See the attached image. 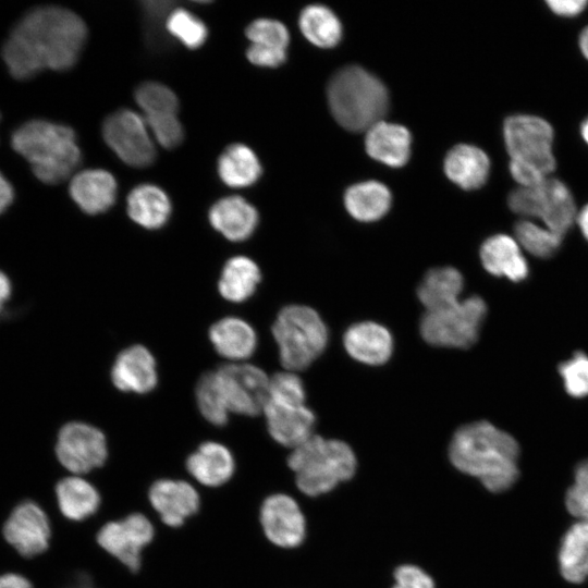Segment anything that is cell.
I'll use <instances>...</instances> for the list:
<instances>
[{"label": "cell", "mask_w": 588, "mask_h": 588, "mask_svg": "<svg viewBox=\"0 0 588 588\" xmlns=\"http://www.w3.org/2000/svg\"><path fill=\"white\" fill-rule=\"evenodd\" d=\"M449 457L457 470L479 479L490 492L509 490L519 476L517 441L486 420L460 427L451 439Z\"/></svg>", "instance_id": "cell-2"}, {"label": "cell", "mask_w": 588, "mask_h": 588, "mask_svg": "<svg viewBox=\"0 0 588 588\" xmlns=\"http://www.w3.org/2000/svg\"><path fill=\"white\" fill-rule=\"evenodd\" d=\"M111 379L121 391L144 394L157 384L156 362L151 353L142 345H133L117 357Z\"/></svg>", "instance_id": "cell-17"}, {"label": "cell", "mask_w": 588, "mask_h": 588, "mask_svg": "<svg viewBox=\"0 0 588 588\" xmlns=\"http://www.w3.org/2000/svg\"><path fill=\"white\" fill-rule=\"evenodd\" d=\"M149 128L138 113L121 109L110 114L102 124V136L107 145L126 164L144 168L156 157Z\"/></svg>", "instance_id": "cell-10"}, {"label": "cell", "mask_w": 588, "mask_h": 588, "mask_svg": "<svg viewBox=\"0 0 588 588\" xmlns=\"http://www.w3.org/2000/svg\"><path fill=\"white\" fill-rule=\"evenodd\" d=\"M562 577L572 584L588 578V522L577 520L564 534L558 554Z\"/></svg>", "instance_id": "cell-27"}, {"label": "cell", "mask_w": 588, "mask_h": 588, "mask_svg": "<svg viewBox=\"0 0 588 588\" xmlns=\"http://www.w3.org/2000/svg\"><path fill=\"white\" fill-rule=\"evenodd\" d=\"M265 535L281 548L298 547L306 535V520L297 502L286 494L268 497L260 509Z\"/></svg>", "instance_id": "cell-14"}, {"label": "cell", "mask_w": 588, "mask_h": 588, "mask_svg": "<svg viewBox=\"0 0 588 588\" xmlns=\"http://www.w3.org/2000/svg\"><path fill=\"white\" fill-rule=\"evenodd\" d=\"M507 204L516 215L524 219H537L562 236L575 223L577 215L571 189L552 176L532 186H517L510 193Z\"/></svg>", "instance_id": "cell-8"}, {"label": "cell", "mask_w": 588, "mask_h": 588, "mask_svg": "<svg viewBox=\"0 0 588 588\" xmlns=\"http://www.w3.org/2000/svg\"><path fill=\"white\" fill-rule=\"evenodd\" d=\"M196 401L201 415L212 425L223 426L229 418V407L216 371L204 373L196 385Z\"/></svg>", "instance_id": "cell-36"}, {"label": "cell", "mask_w": 588, "mask_h": 588, "mask_svg": "<svg viewBox=\"0 0 588 588\" xmlns=\"http://www.w3.org/2000/svg\"><path fill=\"white\" fill-rule=\"evenodd\" d=\"M56 492L62 514L72 520L91 516L100 504L98 491L79 477L63 478L58 482Z\"/></svg>", "instance_id": "cell-33"}, {"label": "cell", "mask_w": 588, "mask_h": 588, "mask_svg": "<svg viewBox=\"0 0 588 588\" xmlns=\"http://www.w3.org/2000/svg\"><path fill=\"white\" fill-rule=\"evenodd\" d=\"M209 339L216 351L231 360H243L253 355L257 346V335L253 327L236 317H226L209 330Z\"/></svg>", "instance_id": "cell-25"}, {"label": "cell", "mask_w": 588, "mask_h": 588, "mask_svg": "<svg viewBox=\"0 0 588 588\" xmlns=\"http://www.w3.org/2000/svg\"><path fill=\"white\" fill-rule=\"evenodd\" d=\"M14 189L11 183L0 172V213H2L13 201Z\"/></svg>", "instance_id": "cell-47"}, {"label": "cell", "mask_w": 588, "mask_h": 588, "mask_svg": "<svg viewBox=\"0 0 588 588\" xmlns=\"http://www.w3.org/2000/svg\"><path fill=\"white\" fill-rule=\"evenodd\" d=\"M154 537L150 522L142 514L106 524L98 532V543L132 572L140 566V552Z\"/></svg>", "instance_id": "cell-13"}, {"label": "cell", "mask_w": 588, "mask_h": 588, "mask_svg": "<svg viewBox=\"0 0 588 588\" xmlns=\"http://www.w3.org/2000/svg\"><path fill=\"white\" fill-rule=\"evenodd\" d=\"M87 38L84 21L74 12L53 5L27 12L8 37L2 56L11 75L27 79L42 70L71 69Z\"/></svg>", "instance_id": "cell-1"}, {"label": "cell", "mask_w": 588, "mask_h": 588, "mask_svg": "<svg viewBox=\"0 0 588 588\" xmlns=\"http://www.w3.org/2000/svg\"><path fill=\"white\" fill-rule=\"evenodd\" d=\"M135 100L143 111V117L177 114L176 95L161 83L140 84L135 91Z\"/></svg>", "instance_id": "cell-37"}, {"label": "cell", "mask_w": 588, "mask_h": 588, "mask_svg": "<svg viewBox=\"0 0 588 588\" xmlns=\"http://www.w3.org/2000/svg\"><path fill=\"white\" fill-rule=\"evenodd\" d=\"M578 46L581 54L588 60V25L579 34Z\"/></svg>", "instance_id": "cell-51"}, {"label": "cell", "mask_w": 588, "mask_h": 588, "mask_svg": "<svg viewBox=\"0 0 588 588\" xmlns=\"http://www.w3.org/2000/svg\"><path fill=\"white\" fill-rule=\"evenodd\" d=\"M56 452L60 463L70 471L85 474L105 463L107 441L96 427L73 421L61 428Z\"/></svg>", "instance_id": "cell-12"}, {"label": "cell", "mask_w": 588, "mask_h": 588, "mask_svg": "<svg viewBox=\"0 0 588 588\" xmlns=\"http://www.w3.org/2000/svg\"><path fill=\"white\" fill-rule=\"evenodd\" d=\"M565 506L578 520L588 522V460L580 462L565 494Z\"/></svg>", "instance_id": "cell-41"}, {"label": "cell", "mask_w": 588, "mask_h": 588, "mask_svg": "<svg viewBox=\"0 0 588 588\" xmlns=\"http://www.w3.org/2000/svg\"><path fill=\"white\" fill-rule=\"evenodd\" d=\"M327 97L335 121L352 132L369 130L382 121L389 108L384 84L357 65H347L333 74Z\"/></svg>", "instance_id": "cell-4"}, {"label": "cell", "mask_w": 588, "mask_h": 588, "mask_svg": "<svg viewBox=\"0 0 588 588\" xmlns=\"http://www.w3.org/2000/svg\"><path fill=\"white\" fill-rule=\"evenodd\" d=\"M247 59L255 65L275 68L286 59V50L250 45L246 51Z\"/></svg>", "instance_id": "cell-45"}, {"label": "cell", "mask_w": 588, "mask_h": 588, "mask_svg": "<svg viewBox=\"0 0 588 588\" xmlns=\"http://www.w3.org/2000/svg\"><path fill=\"white\" fill-rule=\"evenodd\" d=\"M216 373L230 412L255 416L264 411L270 378L262 369L250 364H230Z\"/></svg>", "instance_id": "cell-11"}, {"label": "cell", "mask_w": 588, "mask_h": 588, "mask_svg": "<svg viewBox=\"0 0 588 588\" xmlns=\"http://www.w3.org/2000/svg\"><path fill=\"white\" fill-rule=\"evenodd\" d=\"M299 29L305 38L320 48L336 46L342 38V24L338 16L327 7L311 4L299 15Z\"/></svg>", "instance_id": "cell-34"}, {"label": "cell", "mask_w": 588, "mask_h": 588, "mask_svg": "<svg viewBox=\"0 0 588 588\" xmlns=\"http://www.w3.org/2000/svg\"><path fill=\"white\" fill-rule=\"evenodd\" d=\"M487 305L478 295L426 311L420 320L422 339L433 346L468 348L478 339Z\"/></svg>", "instance_id": "cell-9"}, {"label": "cell", "mask_w": 588, "mask_h": 588, "mask_svg": "<svg viewBox=\"0 0 588 588\" xmlns=\"http://www.w3.org/2000/svg\"><path fill=\"white\" fill-rule=\"evenodd\" d=\"M11 295V282L9 278L0 271V310Z\"/></svg>", "instance_id": "cell-50"}, {"label": "cell", "mask_w": 588, "mask_h": 588, "mask_svg": "<svg viewBox=\"0 0 588 588\" xmlns=\"http://www.w3.org/2000/svg\"><path fill=\"white\" fill-rule=\"evenodd\" d=\"M246 37L253 45L286 50L290 34L284 24L272 19H258L246 28Z\"/></svg>", "instance_id": "cell-39"}, {"label": "cell", "mask_w": 588, "mask_h": 588, "mask_svg": "<svg viewBox=\"0 0 588 588\" xmlns=\"http://www.w3.org/2000/svg\"><path fill=\"white\" fill-rule=\"evenodd\" d=\"M149 500L164 524L181 526L199 507V497L187 482L162 479L156 481L149 490Z\"/></svg>", "instance_id": "cell-19"}, {"label": "cell", "mask_w": 588, "mask_h": 588, "mask_svg": "<svg viewBox=\"0 0 588 588\" xmlns=\"http://www.w3.org/2000/svg\"><path fill=\"white\" fill-rule=\"evenodd\" d=\"M127 213L137 224L146 229H158L168 221L171 203L160 187L140 184L127 196Z\"/></svg>", "instance_id": "cell-30"}, {"label": "cell", "mask_w": 588, "mask_h": 588, "mask_svg": "<svg viewBox=\"0 0 588 588\" xmlns=\"http://www.w3.org/2000/svg\"><path fill=\"white\" fill-rule=\"evenodd\" d=\"M168 32L189 49L200 47L207 38L206 25L185 9L173 10L166 22Z\"/></svg>", "instance_id": "cell-38"}, {"label": "cell", "mask_w": 588, "mask_h": 588, "mask_svg": "<svg viewBox=\"0 0 588 588\" xmlns=\"http://www.w3.org/2000/svg\"><path fill=\"white\" fill-rule=\"evenodd\" d=\"M3 534L20 554L32 558L48 548L50 526L45 512L34 502L26 501L13 510Z\"/></svg>", "instance_id": "cell-16"}, {"label": "cell", "mask_w": 588, "mask_h": 588, "mask_svg": "<svg viewBox=\"0 0 588 588\" xmlns=\"http://www.w3.org/2000/svg\"><path fill=\"white\" fill-rule=\"evenodd\" d=\"M445 175L466 191L481 187L488 180L491 162L488 155L479 147L458 144L449 150L444 158Z\"/></svg>", "instance_id": "cell-23"}, {"label": "cell", "mask_w": 588, "mask_h": 588, "mask_svg": "<svg viewBox=\"0 0 588 588\" xmlns=\"http://www.w3.org/2000/svg\"><path fill=\"white\" fill-rule=\"evenodd\" d=\"M389 188L378 181H366L350 186L344 194L347 212L362 222L381 219L391 207Z\"/></svg>", "instance_id": "cell-29"}, {"label": "cell", "mask_w": 588, "mask_h": 588, "mask_svg": "<svg viewBox=\"0 0 588 588\" xmlns=\"http://www.w3.org/2000/svg\"><path fill=\"white\" fill-rule=\"evenodd\" d=\"M70 195L77 206L88 215L107 211L115 201L117 181L101 169H88L72 176Z\"/></svg>", "instance_id": "cell-20"}, {"label": "cell", "mask_w": 588, "mask_h": 588, "mask_svg": "<svg viewBox=\"0 0 588 588\" xmlns=\"http://www.w3.org/2000/svg\"><path fill=\"white\" fill-rule=\"evenodd\" d=\"M411 146V133L403 125L382 120L366 131L368 156L385 166L403 167L409 159Z\"/></svg>", "instance_id": "cell-21"}, {"label": "cell", "mask_w": 588, "mask_h": 588, "mask_svg": "<svg viewBox=\"0 0 588 588\" xmlns=\"http://www.w3.org/2000/svg\"><path fill=\"white\" fill-rule=\"evenodd\" d=\"M514 234L522 249L538 258L553 256L563 240L562 235L529 219L519 220L514 226Z\"/></svg>", "instance_id": "cell-35"}, {"label": "cell", "mask_w": 588, "mask_h": 588, "mask_svg": "<svg viewBox=\"0 0 588 588\" xmlns=\"http://www.w3.org/2000/svg\"><path fill=\"white\" fill-rule=\"evenodd\" d=\"M546 3L553 13L566 17L577 16L588 5L587 0H548Z\"/></svg>", "instance_id": "cell-46"}, {"label": "cell", "mask_w": 588, "mask_h": 588, "mask_svg": "<svg viewBox=\"0 0 588 588\" xmlns=\"http://www.w3.org/2000/svg\"><path fill=\"white\" fill-rule=\"evenodd\" d=\"M78 588H88V587H83V586H82V587H78Z\"/></svg>", "instance_id": "cell-53"}, {"label": "cell", "mask_w": 588, "mask_h": 588, "mask_svg": "<svg viewBox=\"0 0 588 588\" xmlns=\"http://www.w3.org/2000/svg\"><path fill=\"white\" fill-rule=\"evenodd\" d=\"M298 489L317 497L350 480L357 467L352 448L344 441L314 434L293 449L287 458Z\"/></svg>", "instance_id": "cell-6"}, {"label": "cell", "mask_w": 588, "mask_h": 588, "mask_svg": "<svg viewBox=\"0 0 588 588\" xmlns=\"http://www.w3.org/2000/svg\"><path fill=\"white\" fill-rule=\"evenodd\" d=\"M0 588H32V584L21 575L5 574L0 576Z\"/></svg>", "instance_id": "cell-48"}, {"label": "cell", "mask_w": 588, "mask_h": 588, "mask_svg": "<svg viewBox=\"0 0 588 588\" xmlns=\"http://www.w3.org/2000/svg\"><path fill=\"white\" fill-rule=\"evenodd\" d=\"M11 144L29 162L36 177L46 184H58L70 177L82 159L74 131L46 120L22 124L12 134Z\"/></svg>", "instance_id": "cell-3"}, {"label": "cell", "mask_w": 588, "mask_h": 588, "mask_svg": "<svg viewBox=\"0 0 588 588\" xmlns=\"http://www.w3.org/2000/svg\"><path fill=\"white\" fill-rule=\"evenodd\" d=\"M156 140L164 148L172 149L183 140V127L176 114L143 117Z\"/></svg>", "instance_id": "cell-42"}, {"label": "cell", "mask_w": 588, "mask_h": 588, "mask_svg": "<svg viewBox=\"0 0 588 588\" xmlns=\"http://www.w3.org/2000/svg\"><path fill=\"white\" fill-rule=\"evenodd\" d=\"M220 179L230 187H246L261 174L256 154L243 144H233L224 149L218 160Z\"/></svg>", "instance_id": "cell-31"}, {"label": "cell", "mask_w": 588, "mask_h": 588, "mask_svg": "<svg viewBox=\"0 0 588 588\" xmlns=\"http://www.w3.org/2000/svg\"><path fill=\"white\" fill-rule=\"evenodd\" d=\"M575 223H577L583 236L588 242V204L577 211Z\"/></svg>", "instance_id": "cell-49"}, {"label": "cell", "mask_w": 588, "mask_h": 588, "mask_svg": "<svg viewBox=\"0 0 588 588\" xmlns=\"http://www.w3.org/2000/svg\"><path fill=\"white\" fill-rule=\"evenodd\" d=\"M464 287L462 273L452 267L430 269L417 289V296L426 311L440 309L460 301Z\"/></svg>", "instance_id": "cell-28"}, {"label": "cell", "mask_w": 588, "mask_h": 588, "mask_svg": "<svg viewBox=\"0 0 588 588\" xmlns=\"http://www.w3.org/2000/svg\"><path fill=\"white\" fill-rule=\"evenodd\" d=\"M260 279L258 266L247 257L237 256L224 265L218 289L225 299L241 303L254 294Z\"/></svg>", "instance_id": "cell-32"}, {"label": "cell", "mask_w": 588, "mask_h": 588, "mask_svg": "<svg viewBox=\"0 0 588 588\" xmlns=\"http://www.w3.org/2000/svg\"><path fill=\"white\" fill-rule=\"evenodd\" d=\"M510 173L520 187L536 185L551 176L556 168L553 154L554 131L541 117L513 114L503 123Z\"/></svg>", "instance_id": "cell-5"}, {"label": "cell", "mask_w": 588, "mask_h": 588, "mask_svg": "<svg viewBox=\"0 0 588 588\" xmlns=\"http://www.w3.org/2000/svg\"><path fill=\"white\" fill-rule=\"evenodd\" d=\"M262 412L270 436L284 446L293 450L314 436L316 416L305 403L267 400Z\"/></svg>", "instance_id": "cell-15"}, {"label": "cell", "mask_w": 588, "mask_h": 588, "mask_svg": "<svg viewBox=\"0 0 588 588\" xmlns=\"http://www.w3.org/2000/svg\"><path fill=\"white\" fill-rule=\"evenodd\" d=\"M343 343L352 358L366 365H382L393 352L391 332L373 321L352 324L344 333Z\"/></svg>", "instance_id": "cell-18"}, {"label": "cell", "mask_w": 588, "mask_h": 588, "mask_svg": "<svg viewBox=\"0 0 588 588\" xmlns=\"http://www.w3.org/2000/svg\"><path fill=\"white\" fill-rule=\"evenodd\" d=\"M580 135L584 142L588 145V117L580 124Z\"/></svg>", "instance_id": "cell-52"}, {"label": "cell", "mask_w": 588, "mask_h": 588, "mask_svg": "<svg viewBox=\"0 0 588 588\" xmlns=\"http://www.w3.org/2000/svg\"><path fill=\"white\" fill-rule=\"evenodd\" d=\"M272 334L287 371L307 368L326 350L328 329L320 315L305 305H290L277 316Z\"/></svg>", "instance_id": "cell-7"}, {"label": "cell", "mask_w": 588, "mask_h": 588, "mask_svg": "<svg viewBox=\"0 0 588 588\" xmlns=\"http://www.w3.org/2000/svg\"><path fill=\"white\" fill-rule=\"evenodd\" d=\"M566 392L574 397L588 395V356L577 352L559 366Z\"/></svg>", "instance_id": "cell-40"}, {"label": "cell", "mask_w": 588, "mask_h": 588, "mask_svg": "<svg viewBox=\"0 0 588 588\" xmlns=\"http://www.w3.org/2000/svg\"><path fill=\"white\" fill-rule=\"evenodd\" d=\"M186 467L200 483L216 487L230 479L234 471V460L223 444L206 442L189 455Z\"/></svg>", "instance_id": "cell-26"}, {"label": "cell", "mask_w": 588, "mask_h": 588, "mask_svg": "<svg viewBox=\"0 0 588 588\" xmlns=\"http://www.w3.org/2000/svg\"><path fill=\"white\" fill-rule=\"evenodd\" d=\"M479 256L483 268L495 277H505L518 282L528 275V264L515 237L495 234L480 247Z\"/></svg>", "instance_id": "cell-22"}, {"label": "cell", "mask_w": 588, "mask_h": 588, "mask_svg": "<svg viewBox=\"0 0 588 588\" xmlns=\"http://www.w3.org/2000/svg\"><path fill=\"white\" fill-rule=\"evenodd\" d=\"M392 588H434L433 579L420 567L412 564L399 566Z\"/></svg>", "instance_id": "cell-44"}, {"label": "cell", "mask_w": 588, "mask_h": 588, "mask_svg": "<svg viewBox=\"0 0 588 588\" xmlns=\"http://www.w3.org/2000/svg\"><path fill=\"white\" fill-rule=\"evenodd\" d=\"M305 399L304 384L294 372H279L269 379L267 400L305 403Z\"/></svg>", "instance_id": "cell-43"}, {"label": "cell", "mask_w": 588, "mask_h": 588, "mask_svg": "<svg viewBox=\"0 0 588 588\" xmlns=\"http://www.w3.org/2000/svg\"><path fill=\"white\" fill-rule=\"evenodd\" d=\"M209 221L218 232L233 242L248 238L257 228L258 212L240 196L218 200L209 210Z\"/></svg>", "instance_id": "cell-24"}]
</instances>
